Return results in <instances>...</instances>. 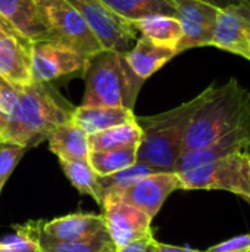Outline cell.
I'll return each instance as SVG.
<instances>
[{
    "mask_svg": "<svg viewBox=\"0 0 250 252\" xmlns=\"http://www.w3.org/2000/svg\"><path fill=\"white\" fill-rule=\"evenodd\" d=\"M212 84L193 99L161 114L136 117L141 128V142L137 149V161L146 162L158 171H174L183 154V142L192 118L211 94Z\"/></svg>",
    "mask_w": 250,
    "mask_h": 252,
    "instance_id": "obj_1",
    "label": "cell"
},
{
    "mask_svg": "<svg viewBox=\"0 0 250 252\" xmlns=\"http://www.w3.org/2000/svg\"><path fill=\"white\" fill-rule=\"evenodd\" d=\"M250 115V92L237 78L224 84L214 83L211 94L190 121L183 152L203 148L234 130Z\"/></svg>",
    "mask_w": 250,
    "mask_h": 252,
    "instance_id": "obj_2",
    "label": "cell"
},
{
    "mask_svg": "<svg viewBox=\"0 0 250 252\" xmlns=\"http://www.w3.org/2000/svg\"><path fill=\"white\" fill-rule=\"evenodd\" d=\"M84 106H116L134 111L144 80L137 77L125 59V53L102 50L87 65Z\"/></svg>",
    "mask_w": 250,
    "mask_h": 252,
    "instance_id": "obj_3",
    "label": "cell"
},
{
    "mask_svg": "<svg viewBox=\"0 0 250 252\" xmlns=\"http://www.w3.org/2000/svg\"><path fill=\"white\" fill-rule=\"evenodd\" d=\"M24 148H35L49 140L52 133L71 121L75 106L52 83H31L19 90Z\"/></svg>",
    "mask_w": 250,
    "mask_h": 252,
    "instance_id": "obj_4",
    "label": "cell"
},
{
    "mask_svg": "<svg viewBox=\"0 0 250 252\" xmlns=\"http://www.w3.org/2000/svg\"><path fill=\"white\" fill-rule=\"evenodd\" d=\"M181 190H227L245 201L250 196V151L177 173Z\"/></svg>",
    "mask_w": 250,
    "mask_h": 252,
    "instance_id": "obj_5",
    "label": "cell"
},
{
    "mask_svg": "<svg viewBox=\"0 0 250 252\" xmlns=\"http://www.w3.org/2000/svg\"><path fill=\"white\" fill-rule=\"evenodd\" d=\"M37 3L49 25L52 41L66 46L87 59L103 50L83 16L68 1L37 0Z\"/></svg>",
    "mask_w": 250,
    "mask_h": 252,
    "instance_id": "obj_6",
    "label": "cell"
},
{
    "mask_svg": "<svg viewBox=\"0 0 250 252\" xmlns=\"http://www.w3.org/2000/svg\"><path fill=\"white\" fill-rule=\"evenodd\" d=\"M83 16L103 50L127 53L137 40L133 22L124 19L100 0H65Z\"/></svg>",
    "mask_w": 250,
    "mask_h": 252,
    "instance_id": "obj_7",
    "label": "cell"
},
{
    "mask_svg": "<svg viewBox=\"0 0 250 252\" xmlns=\"http://www.w3.org/2000/svg\"><path fill=\"white\" fill-rule=\"evenodd\" d=\"M87 58L56 41L31 43V74L35 83H52L66 77H84Z\"/></svg>",
    "mask_w": 250,
    "mask_h": 252,
    "instance_id": "obj_8",
    "label": "cell"
},
{
    "mask_svg": "<svg viewBox=\"0 0 250 252\" xmlns=\"http://www.w3.org/2000/svg\"><path fill=\"white\" fill-rule=\"evenodd\" d=\"M105 226L116 248L152 236V219L116 196H106L100 205Z\"/></svg>",
    "mask_w": 250,
    "mask_h": 252,
    "instance_id": "obj_9",
    "label": "cell"
},
{
    "mask_svg": "<svg viewBox=\"0 0 250 252\" xmlns=\"http://www.w3.org/2000/svg\"><path fill=\"white\" fill-rule=\"evenodd\" d=\"M171 3L183 28V38L177 47L178 55L189 49L211 46L220 9L206 0H171Z\"/></svg>",
    "mask_w": 250,
    "mask_h": 252,
    "instance_id": "obj_10",
    "label": "cell"
},
{
    "mask_svg": "<svg viewBox=\"0 0 250 252\" xmlns=\"http://www.w3.org/2000/svg\"><path fill=\"white\" fill-rule=\"evenodd\" d=\"M211 46L250 62V7L234 3L218 10Z\"/></svg>",
    "mask_w": 250,
    "mask_h": 252,
    "instance_id": "obj_11",
    "label": "cell"
},
{
    "mask_svg": "<svg viewBox=\"0 0 250 252\" xmlns=\"http://www.w3.org/2000/svg\"><path fill=\"white\" fill-rule=\"evenodd\" d=\"M180 190V179L175 171H156L137 180L116 196L124 202L141 210L152 220L158 216L171 193Z\"/></svg>",
    "mask_w": 250,
    "mask_h": 252,
    "instance_id": "obj_12",
    "label": "cell"
},
{
    "mask_svg": "<svg viewBox=\"0 0 250 252\" xmlns=\"http://www.w3.org/2000/svg\"><path fill=\"white\" fill-rule=\"evenodd\" d=\"M250 151V115L246 118V121H243L239 127H236L234 130L222 134L221 137H218L217 140H214L212 143L199 148V149H193V151H187L183 152L175 164L174 171L180 173V171H186L225 157H230L233 154H239V152H249Z\"/></svg>",
    "mask_w": 250,
    "mask_h": 252,
    "instance_id": "obj_13",
    "label": "cell"
},
{
    "mask_svg": "<svg viewBox=\"0 0 250 252\" xmlns=\"http://www.w3.org/2000/svg\"><path fill=\"white\" fill-rule=\"evenodd\" d=\"M0 15L25 41H52V34L37 0H0Z\"/></svg>",
    "mask_w": 250,
    "mask_h": 252,
    "instance_id": "obj_14",
    "label": "cell"
},
{
    "mask_svg": "<svg viewBox=\"0 0 250 252\" xmlns=\"http://www.w3.org/2000/svg\"><path fill=\"white\" fill-rule=\"evenodd\" d=\"M0 78L21 90L32 81L31 43L0 32Z\"/></svg>",
    "mask_w": 250,
    "mask_h": 252,
    "instance_id": "obj_15",
    "label": "cell"
},
{
    "mask_svg": "<svg viewBox=\"0 0 250 252\" xmlns=\"http://www.w3.org/2000/svg\"><path fill=\"white\" fill-rule=\"evenodd\" d=\"M105 229L106 226L102 214L75 213L56 217L50 221H43L41 235L52 241L75 242L88 239Z\"/></svg>",
    "mask_w": 250,
    "mask_h": 252,
    "instance_id": "obj_16",
    "label": "cell"
},
{
    "mask_svg": "<svg viewBox=\"0 0 250 252\" xmlns=\"http://www.w3.org/2000/svg\"><path fill=\"white\" fill-rule=\"evenodd\" d=\"M177 55L178 52L175 49L156 44L141 35L125 53V59L134 74L146 81Z\"/></svg>",
    "mask_w": 250,
    "mask_h": 252,
    "instance_id": "obj_17",
    "label": "cell"
},
{
    "mask_svg": "<svg viewBox=\"0 0 250 252\" xmlns=\"http://www.w3.org/2000/svg\"><path fill=\"white\" fill-rule=\"evenodd\" d=\"M71 121L80 126L88 136L136 121L134 111L116 106H75L71 115Z\"/></svg>",
    "mask_w": 250,
    "mask_h": 252,
    "instance_id": "obj_18",
    "label": "cell"
},
{
    "mask_svg": "<svg viewBox=\"0 0 250 252\" xmlns=\"http://www.w3.org/2000/svg\"><path fill=\"white\" fill-rule=\"evenodd\" d=\"M19 90L0 78V143L22 145Z\"/></svg>",
    "mask_w": 250,
    "mask_h": 252,
    "instance_id": "obj_19",
    "label": "cell"
},
{
    "mask_svg": "<svg viewBox=\"0 0 250 252\" xmlns=\"http://www.w3.org/2000/svg\"><path fill=\"white\" fill-rule=\"evenodd\" d=\"M49 148L59 159H88V134L80 126L69 121L52 133L49 137Z\"/></svg>",
    "mask_w": 250,
    "mask_h": 252,
    "instance_id": "obj_20",
    "label": "cell"
},
{
    "mask_svg": "<svg viewBox=\"0 0 250 252\" xmlns=\"http://www.w3.org/2000/svg\"><path fill=\"white\" fill-rule=\"evenodd\" d=\"M133 25L137 32H140L150 41L161 46L172 47L175 50L183 38V28L175 16L150 15L134 21Z\"/></svg>",
    "mask_w": 250,
    "mask_h": 252,
    "instance_id": "obj_21",
    "label": "cell"
},
{
    "mask_svg": "<svg viewBox=\"0 0 250 252\" xmlns=\"http://www.w3.org/2000/svg\"><path fill=\"white\" fill-rule=\"evenodd\" d=\"M141 128L137 121L125 123L88 136L90 151H111L128 146H140Z\"/></svg>",
    "mask_w": 250,
    "mask_h": 252,
    "instance_id": "obj_22",
    "label": "cell"
},
{
    "mask_svg": "<svg viewBox=\"0 0 250 252\" xmlns=\"http://www.w3.org/2000/svg\"><path fill=\"white\" fill-rule=\"evenodd\" d=\"M156 171L158 170L147 165L146 162L137 161L136 164H133L131 167H128L125 170L112 173L109 176H99V179H97V201L96 202L100 207L106 196L116 195V193L122 192L124 189L130 188L131 185H134L141 177L156 173Z\"/></svg>",
    "mask_w": 250,
    "mask_h": 252,
    "instance_id": "obj_23",
    "label": "cell"
},
{
    "mask_svg": "<svg viewBox=\"0 0 250 252\" xmlns=\"http://www.w3.org/2000/svg\"><path fill=\"white\" fill-rule=\"evenodd\" d=\"M124 19L134 22L150 15L175 16L171 0H100Z\"/></svg>",
    "mask_w": 250,
    "mask_h": 252,
    "instance_id": "obj_24",
    "label": "cell"
},
{
    "mask_svg": "<svg viewBox=\"0 0 250 252\" xmlns=\"http://www.w3.org/2000/svg\"><path fill=\"white\" fill-rule=\"evenodd\" d=\"M137 149V146H128L111 151H90L88 162L97 176H109L136 164Z\"/></svg>",
    "mask_w": 250,
    "mask_h": 252,
    "instance_id": "obj_25",
    "label": "cell"
},
{
    "mask_svg": "<svg viewBox=\"0 0 250 252\" xmlns=\"http://www.w3.org/2000/svg\"><path fill=\"white\" fill-rule=\"evenodd\" d=\"M60 167L71 182V185L81 193L91 196L97 201V179L99 176L90 165L88 159H77V161H65L59 159Z\"/></svg>",
    "mask_w": 250,
    "mask_h": 252,
    "instance_id": "obj_26",
    "label": "cell"
},
{
    "mask_svg": "<svg viewBox=\"0 0 250 252\" xmlns=\"http://www.w3.org/2000/svg\"><path fill=\"white\" fill-rule=\"evenodd\" d=\"M37 244H38L40 252H102L108 245H111L113 242L111 241L109 233L105 229L88 239L75 241V242L52 241V239L44 238L40 230Z\"/></svg>",
    "mask_w": 250,
    "mask_h": 252,
    "instance_id": "obj_27",
    "label": "cell"
},
{
    "mask_svg": "<svg viewBox=\"0 0 250 252\" xmlns=\"http://www.w3.org/2000/svg\"><path fill=\"white\" fill-rule=\"evenodd\" d=\"M25 148L13 143H0V190L18 167L25 154Z\"/></svg>",
    "mask_w": 250,
    "mask_h": 252,
    "instance_id": "obj_28",
    "label": "cell"
},
{
    "mask_svg": "<svg viewBox=\"0 0 250 252\" xmlns=\"http://www.w3.org/2000/svg\"><path fill=\"white\" fill-rule=\"evenodd\" d=\"M205 252H250V235H239L222 241Z\"/></svg>",
    "mask_w": 250,
    "mask_h": 252,
    "instance_id": "obj_29",
    "label": "cell"
},
{
    "mask_svg": "<svg viewBox=\"0 0 250 252\" xmlns=\"http://www.w3.org/2000/svg\"><path fill=\"white\" fill-rule=\"evenodd\" d=\"M116 252H161V250H159V242L152 235L147 238L137 239L121 248H116Z\"/></svg>",
    "mask_w": 250,
    "mask_h": 252,
    "instance_id": "obj_30",
    "label": "cell"
},
{
    "mask_svg": "<svg viewBox=\"0 0 250 252\" xmlns=\"http://www.w3.org/2000/svg\"><path fill=\"white\" fill-rule=\"evenodd\" d=\"M159 250L161 252H205L193 250L189 247H175V245H167V244H161V242H159Z\"/></svg>",
    "mask_w": 250,
    "mask_h": 252,
    "instance_id": "obj_31",
    "label": "cell"
},
{
    "mask_svg": "<svg viewBox=\"0 0 250 252\" xmlns=\"http://www.w3.org/2000/svg\"><path fill=\"white\" fill-rule=\"evenodd\" d=\"M0 32H4V34H10V35H15V37H18V38H21L13 30H12V27L1 18V15H0ZM22 40V38H21Z\"/></svg>",
    "mask_w": 250,
    "mask_h": 252,
    "instance_id": "obj_32",
    "label": "cell"
},
{
    "mask_svg": "<svg viewBox=\"0 0 250 252\" xmlns=\"http://www.w3.org/2000/svg\"><path fill=\"white\" fill-rule=\"evenodd\" d=\"M206 1L217 6L218 9H222L225 6H230V4H234V3H242V0H206Z\"/></svg>",
    "mask_w": 250,
    "mask_h": 252,
    "instance_id": "obj_33",
    "label": "cell"
},
{
    "mask_svg": "<svg viewBox=\"0 0 250 252\" xmlns=\"http://www.w3.org/2000/svg\"><path fill=\"white\" fill-rule=\"evenodd\" d=\"M102 252H116V247L113 244H111V245H108Z\"/></svg>",
    "mask_w": 250,
    "mask_h": 252,
    "instance_id": "obj_34",
    "label": "cell"
},
{
    "mask_svg": "<svg viewBox=\"0 0 250 252\" xmlns=\"http://www.w3.org/2000/svg\"><path fill=\"white\" fill-rule=\"evenodd\" d=\"M0 252H10L7 248H6V247H4V245H3V242H1V241H0Z\"/></svg>",
    "mask_w": 250,
    "mask_h": 252,
    "instance_id": "obj_35",
    "label": "cell"
},
{
    "mask_svg": "<svg viewBox=\"0 0 250 252\" xmlns=\"http://www.w3.org/2000/svg\"><path fill=\"white\" fill-rule=\"evenodd\" d=\"M248 202H249V204H250V196H249V199H248Z\"/></svg>",
    "mask_w": 250,
    "mask_h": 252,
    "instance_id": "obj_36",
    "label": "cell"
},
{
    "mask_svg": "<svg viewBox=\"0 0 250 252\" xmlns=\"http://www.w3.org/2000/svg\"><path fill=\"white\" fill-rule=\"evenodd\" d=\"M0 193H1V190H0Z\"/></svg>",
    "mask_w": 250,
    "mask_h": 252,
    "instance_id": "obj_37",
    "label": "cell"
}]
</instances>
